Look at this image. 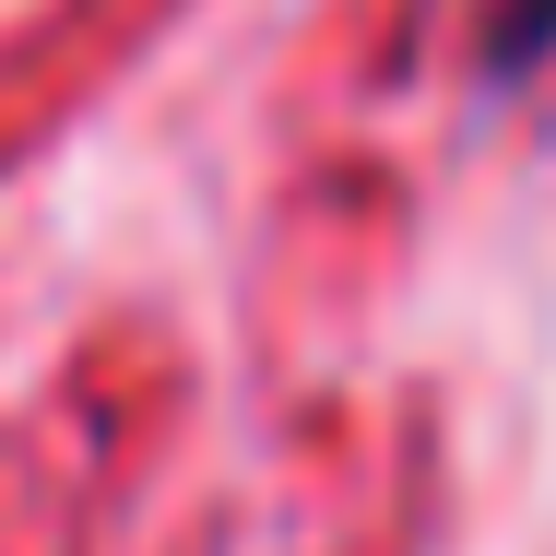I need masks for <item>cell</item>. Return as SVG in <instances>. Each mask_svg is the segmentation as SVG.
Instances as JSON below:
<instances>
[{
  "label": "cell",
  "mask_w": 556,
  "mask_h": 556,
  "mask_svg": "<svg viewBox=\"0 0 556 556\" xmlns=\"http://www.w3.org/2000/svg\"><path fill=\"white\" fill-rule=\"evenodd\" d=\"M545 48H556V0H497L485 60H497V72H521V60H545Z\"/></svg>",
  "instance_id": "6da1fadb"
}]
</instances>
